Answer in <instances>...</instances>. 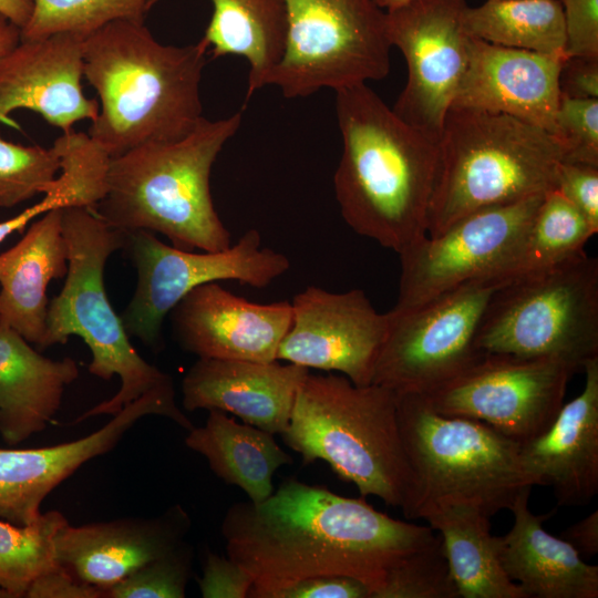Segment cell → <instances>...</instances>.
Wrapping results in <instances>:
<instances>
[{"instance_id":"6da1fadb","label":"cell","mask_w":598,"mask_h":598,"mask_svg":"<svg viewBox=\"0 0 598 598\" xmlns=\"http://www.w3.org/2000/svg\"><path fill=\"white\" fill-rule=\"evenodd\" d=\"M221 535L227 556L252 578L249 598H272L318 576L358 579L374 598L393 564L436 536L430 526L374 509L365 497H344L295 477L264 502L233 504Z\"/></svg>"},{"instance_id":"7a4b0ae2","label":"cell","mask_w":598,"mask_h":598,"mask_svg":"<svg viewBox=\"0 0 598 598\" xmlns=\"http://www.w3.org/2000/svg\"><path fill=\"white\" fill-rule=\"evenodd\" d=\"M334 92L341 216L358 235L399 255L426 235L439 142L401 120L367 83Z\"/></svg>"},{"instance_id":"3957f363","label":"cell","mask_w":598,"mask_h":598,"mask_svg":"<svg viewBox=\"0 0 598 598\" xmlns=\"http://www.w3.org/2000/svg\"><path fill=\"white\" fill-rule=\"evenodd\" d=\"M208 47L159 43L144 22L118 20L85 35L83 76L101 109L89 135L111 157L187 136L204 118L200 81Z\"/></svg>"},{"instance_id":"277c9868","label":"cell","mask_w":598,"mask_h":598,"mask_svg":"<svg viewBox=\"0 0 598 598\" xmlns=\"http://www.w3.org/2000/svg\"><path fill=\"white\" fill-rule=\"evenodd\" d=\"M243 112L203 118L187 136L145 144L111 158L107 190L93 209L122 233L165 236L185 250L218 251L231 235L213 203L210 173L224 145L237 133Z\"/></svg>"},{"instance_id":"5b68a950","label":"cell","mask_w":598,"mask_h":598,"mask_svg":"<svg viewBox=\"0 0 598 598\" xmlns=\"http://www.w3.org/2000/svg\"><path fill=\"white\" fill-rule=\"evenodd\" d=\"M285 444L303 465L328 463L360 495L381 498L408 518L414 476L398 420V395L374 383L355 385L347 377L308 373L301 383Z\"/></svg>"},{"instance_id":"8992f818","label":"cell","mask_w":598,"mask_h":598,"mask_svg":"<svg viewBox=\"0 0 598 598\" xmlns=\"http://www.w3.org/2000/svg\"><path fill=\"white\" fill-rule=\"evenodd\" d=\"M563 157L557 138L514 116L451 106L439 159L426 235L436 236L474 212L555 189Z\"/></svg>"},{"instance_id":"52a82bcc","label":"cell","mask_w":598,"mask_h":598,"mask_svg":"<svg viewBox=\"0 0 598 598\" xmlns=\"http://www.w3.org/2000/svg\"><path fill=\"white\" fill-rule=\"evenodd\" d=\"M62 229L68 272L60 293L49 302L42 350L80 337L91 351L89 372L104 381L114 375L121 380L118 391L81 414L74 421L79 423L100 414L114 415L173 381L138 354L106 295L104 268L112 254L124 247V233L85 207L63 208Z\"/></svg>"},{"instance_id":"ba28073f","label":"cell","mask_w":598,"mask_h":598,"mask_svg":"<svg viewBox=\"0 0 598 598\" xmlns=\"http://www.w3.org/2000/svg\"><path fill=\"white\" fill-rule=\"evenodd\" d=\"M398 395V420L414 476L408 518L432 505L457 503L492 517L536 486L520 443L484 422L444 415L415 393Z\"/></svg>"},{"instance_id":"9c48e42d","label":"cell","mask_w":598,"mask_h":598,"mask_svg":"<svg viewBox=\"0 0 598 598\" xmlns=\"http://www.w3.org/2000/svg\"><path fill=\"white\" fill-rule=\"evenodd\" d=\"M482 353L554 358L579 370L598 358V260L581 251L502 283L481 321Z\"/></svg>"},{"instance_id":"30bf717a","label":"cell","mask_w":598,"mask_h":598,"mask_svg":"<svg viewBox=\"0 0 598 598\" xmlns=\"http://www.w3.org/2000/svg\"><path fill=\"white\" fill-rule=\"evenodd\" d=\"M285 49L266 86L287 99L384 79L392 45L374 0H283Z\"/></svg>"},{"instance_id":"8fae6325","label":"cell","mask_w":598,"mask_h":598,"mask_svg":"<svg viewBox=\"0 0 598 598\" xmlns=\"http://www.w3.org/2000/svg\"><path fill=\"white\" fill-rule=\"evenodd\" d=\"M504 282L467 281L416 307L388 313L389 327L372 382L396 394L426 395L464 372L484 353L476 337L486 307Z\"/></svg>"},{"instance_id":"7c38bea8","label":"cell","mask_w":598,"mask_h":598,"mask_svg":"<svg viewBox=\"0 0 598 598\" xmlns=\"http://www.w3.org/2000/svg\"><path fill=\"white\" fill-rule=\"evenodd\" d=\"M124 236L123 248L130 255L137 279L121 318L128 336L153 349L161 346L164 319L194 288L223 280L264 288L290 268L283 254L261 246V236L255 228L218 251L181 249L145 230L124 233Z\"/></svg>"},{"instance_id":"4fadbf2b","label":"cell","mask_w":598,"mask_h":598,"mask_svg":"<svg viewBox=\"0 0 598 598\" xmlns=\"http://www.w3.org/2000/svg\"><path fill=\"white\" fill-rule=\"evenodd\" d=\"M578 371L554 358L484 353L456 378L423 396L441 414L484 422L524 443L550 426Z\"/></svg>"},{"instance_id":"5bb4252c","label":"cell","mask_w":598,"mask_h":598,"mask_svg":"<svg viewBox=\"0 0 598 598\" xmlns=\"http://www.w3.org/2000/svg\"><path fill=\"white\" fill-rule=\"evenodd\" d=\"M544 194L466 215L399 254L393 309L416 307L467 281L496 279L517 254Z\"/></svg>"},{"instance_id":"9a60e30c","label":"cell","mask_w":598,"mask_h":598,"mask_svg":"<svg viewBox=\"0 0 598 598\" xmlns=\"http://www.w3.org/2000/svg\"><path fill=\"white\" fill-rule=\"evenodd\" d=\"M467 6L466 0H411L386 11L390 43L402 52L408 68L392 110L436 142L467 65Z\"/></svg>"},{"instance_id":"2e32d148","label":"cell","mask_w":598,"mask_h":598,"mask_svg":"<svg viewBox=\"0 0 598 598\" xmlns=\"http://www.w3.org/2000/svg\"><path fill=\"white\" fill-rule=\"evenodd\" d=\"M291 308L278 361L340 372L355 385L371 384L388 313L378 312L361 289L331 292L317 286L298 292Z\"/></svg>"},{"instance_id":"e0dca14e","label":"cell","mask_w":598,"mask_h":598,"mask_svg":"<svg viewBox=\"0 0 598 598\" xmlns=\"http://www.w3.org/2000/svg\"><path fill=\"white\" fill-rule=\"evenodd\" d=\"M161 415L190 431L175 401L174 385L154 389L126 404L99 430L75 441L38 448H0V518L29 525L44 498L91 458L113 450L144 416Z\"/></svg>"},{"instance_id":"ac0fdd59","label":"cell","mask_w":598,"mask_h":598,"mask_svg":"<svg viewBox=\"0 0 598 598\" xmlns=\"http://www.w3.org/2000/svg\"><path fill=\"white\" fill-rule=\"evenodd\" d=\"M168 316L181 348L198 358L272 362L292 308L287 300L251 302L208 282L190 290Z\"/></svg>"},{"instance_id":"d6986e66","label":"cell","mask_w":598,"mask_h":598,"mask_svg":"<svg viewBox=\"0 0 598 598\" xmlns=\"http://www.w3.org/2000/svg\"><path fill=\"white\" fill-rule=\"evenodd\" d=\"M85 35L58 32L20 42L0 56V123L28 109L63 133L97 117L99 103L82 91Z\"/></svg>"},{"instance_id":"ffe728a7","label":"cell","mask_w":598,"mask_h":598,"mask_svg":"<svg viewBox=\"0 0 598 598\" xmlns=\"http://www.w3.org/2000/svg\"><path fill=\"white\" fill-rule=\"evenodd\" d=\"M564 58L471 38L452 106L507 114L554 135Z\"/></svg>"},{"instance_id":"44dd1931","label":"cell","mask_w":598,"mask_h":598,"mask_svg":"<svg viewBox=\"0 0 598 598\" xmlns=\"http://www.w3.org/2000/svg\"><path fill=\"white\" fill-rule=\"evenodd\" d=\"M190 518L181 505L153 518L65 524L55 538L59 566L104 590L185 540Z\"/></svg>"},{"instance_id":"7402d4cb","label":"cell","mask_w":598,"mask_h":598,"mask_svg":"<svg viewBox=\"0 0 598 598\" xmlns=\"http://www.w3.org/2000/svg\"><path fill=\"white\" fill-rule=\"evenodd\" d=\"M310 372L293 364L198 358L182 381L186 411L220 410L271 434L290 422L297 392Z\"/></svg>"},{"instance_id":"603a6c76","label":"cell","mask_w":598,"mask_h":598,"mask_svg":"<svg viewBox=\"0 0 598 598\" xmlns=\"http://www.w3.org/2000/svg\"><path fill=\"white\" fill-rule=\"evenodd\" d=\"M584 389L563 404L550 426L520 443L536 485L550 486L558 506L588 505L598 493V358L587 361Z\"/></svg>"},{"instance_id":"cb8c5ba5","label":"cell","mask_w":598,"mask_h":598,"mask_svg":"<svg viewBox=\"0 0 598 598\" xmlns=\"http://www.w3.org/2000/svg\"><path fill=\"white\" fill-rule=\"evenodd\" d=\"M532 489L511 506L513 525L496 536L502 567L526 598H597L598 566L585 563L561 537L544 528L555 511L535 515L528 507Z\"/></svg>"},{"instance_id":"d4e9b609","label":"cell","mask_w":598,"mask_h":598,"mask_svg":"<svg viewBox=\"0 0 598 598\" xmlns=\"http://www.w3.org/2000/svg\"><path fill=\"white\" fill-rule=\"evenodd\" d=\"M62 210L44 213L13 247L0 254V326L39 350L47 329L48 286L68 272Z\"/></svg>"},{"instance_id":"484cf974","label":"cell","mask_w":598,"mask_h":598,"mask_svg":"<svg viewBox=\"0 0 598 598\" xmlns=\"http://www.w3.org/2000/svg\"><path fill=\"white\" fill-rule=\"evenodd\" d=\"M79 377L72 358L42 355L0 326V434L16 445L43 431L60 409L65 388Z\"/></svg>"},{"instance_id":"4316f807","label":"cell","mask_w":598,"mask_h":598,"mask_svg":"<svg viewBox=\"0 0 598 598\" xmlns=\"http://www.w3.org/2000/svg\"><path fill=\"white\" fill-rule=\"evenodd\" d=\"M419 518L439 532L460 598H526L505 574L489 516L457 503L424 508Z\"/></svg>"},{"instance_id":"83f0119b","label":"cell","mask_w":598,"mask_h":598,"mask_svg":"<svg viewBox=\"0 0 598 598\" xmlns=\"http://www.w3.org/2000/svg\"><path fill=\"white\" fill-rule=\"evenodd\" d=\"M185 445L202 454L218 478L243 489L256 504L274 493L276 471L292 463L274 434L240 424L220 410H209L206 423L188 431Z\"/></svg>"},{"instance_id":"f1b7e54d","label":"cell","mask_w":598,"mask_h":598,"mask_svg":"<svg viewBox=\"0 0 598 598\" xmlns=\"http://www.w3.org/2000/svg\"><path fill=\"white\" fill-rule=\"evenodd\" d=\"M159 0H148V10ZM213 16L202 40L213 58L238 55L249 65L247 100L266 86L285 49L283 0H210Z\"/></svg>"},{"instance_id":"f546056e","label":"cell","mask_w":598,"mask_h":598,"mask_svg":"<svg viewBox=\"0 0 598 598\" xmlns=\"http://www.w3.org/2000/svg\"><path fill=\"white\" fill-rule=\"evenodd\" d=\"M466 33L492 44L565 56L560 0H486L467 6Z\"/></svg>"},{"instance_id":"4dcf8cb0","label":"cell","mask_w":598,"mask_h":598,"mask_svg":"<svg viewBox=\"0 0 598 598\" xmlns=\"http://www.w3.org/2000/svg\"><path fill=\"white\" fill-rule=\"evenodd\" d=\"M596 229L558 190L544 194L522 245L496 278L502 282L548 269L585 250Z\"/></svg>"},{"instance_id":"1f68e13d","label":"cell","mask_w":598,"mask_h":598,"mask_svg":"<svg viewBox=\"0 0 598 598\" xmlns=\"http://www.w3.org/2000/svg\"><path fill=\"white\" fill-rule=\"evenodd\" d=\"M68 523L58 511L42 513L29 525L0 518V587L12 598L24 597L37 577L59 566L55 538Z\"/></svg>"},{"instance_id":"d6a6232c","label":"cell","mask_w":598,"mask_h":598,"mask_svg":"<svg viewBox=\"0 0 598 598\" xmlns=\"http://www.w3.org/2000/svg\"><path fill=\"white\" fill-rule=\"evenodd\" d=\"M60 158V171L43 195L56 197L68 207L94 209L107 190L111 156L89 134L66 132L52 146Z\"/></svg>"},{"instance_id":"836d02e7","label":"cell","mask_w":598,"mask_h":598,"mask_svg":"<svg viewBox=\"0 0 598 598\" xmlns=\"http://www.w3.org/2000/svg\"><path fill=\"white\" fill-rule=\"evenodd\" d=\"M29 22L20 40H34L58 32L87 35L107 23L144 22L148 0H33Z\"/></svg>"},{"instance_id":"e575fe53","label":"cell","mask_w":598,"mask_h":598,"mask_svg":"<svg viewBox=\"0 0 598 598\" xmlns=\"http://www.w3.org/2000/svg\"><path fill=\"white\" fill-rule=\"evenodd\" d=\"M374 598H460L440 535L398 559Z\"/></svg>"},{"instance_id":"d590c367","label":"cell","mask_w":598,"mask_h":598,"mask_svg":"<svg viewBox=\"0 0 598 598\" xmlns=\"http://www.w3.org/2000/svg\"><path fill=\"white\" fill-rule=\"evenodd\" d=\"M60 158L53 147L24 146L0 135V207L23 203L55 179Z\"/></svg>"},{"instance_id":"8d00e7d4","label":"cell","mask_w":598,"mask_h":598,"mask_svg":"<svg viewBox=\"0 0 598 598\" xmlns=\"http://www.w3.org/2000/svg\"><path fill=\"white\" fill-rule=\"evenodd\" d=\"M193 547L185 540L104 590V598H184L192 576Z\"/></svg>"},{"instance_id":"74e56055","label":"cell","mask_w":598,"mask_h":598,"mask_svg":"<svg viewBox=\"0 0 598 598\" xmlns=\"http://www.w3.org/2000/svg\"><path fill=\"white\" fill-rule=\"evenodd\" d=\"M554 136L563 162L598 166V99H575L560 94Z\"/></svg>"},{"instance_id":"f35d334b","label":"cell","mask_w":598,"mask_h":598,"mask_svg":"<svg viewBox=\"0 0 598 598\" xmlns=\"http://www.w3.org/2000/svg\"><path fill=\"white\" fill-rule=\"evenodd\" d=\"M565 56H598V0H560Z\"/></svg>"},{"instance_id":"ab89813d","label":"cell","mask_w":598,"mask_h":598,"mask_svg":"<svg viewBox=\"0 0 598 598\" xmlns=\"http://www.w3.org/2000/svg\"><path fill=\"white\" fill-rule=\"evenodd\" d=\"M555 189L598 229V166L560 161L555 174Z\"/></svg>"},{"instance_id":"60d3db41","label":"cell","mask_w":598,"mask_h":598,"mask_svg":"<svg viewBox=\"0 0 598 598\" xmlns=\"http://www.w3.org/2000/svg\"><path fill=\"white\" fill-rule=\"evenodd\" d=\"M252 578L228 556L206 551L198 588L204 598H248Z\"/></svg>"},{"instance_id":"b9f144b4","label":"cell","mask_w":598,"mask_h":598,"mask_svg":"<svg viewBox=\"0 0 598 598\" xmlns=\"http://www.w3.org/2000/svg\"><path fill=\"white\" fill-rule=\"evenodd\" d=\"M370 589L347 576H318L300 580L272 595V598H370Z\"/></svg>"},{"instance_id":"7bdbcfd3","label":"cell","mask_w":598,"mask_h":598,"mask_svg":"<svg viewBox=\"0 0 598 598\" xmlns=\"http://www.w3.org/2000/svg\"><path fill=\"white\" fill-rule=\"evenodd\" d=\"M27 598H104L103 590L83 582L58 566L39 577L29 586Z\"/></svg>"},{"instance_id":"ee69618b","label":"cell","mask_w":598,"mask_h":598,"mask_svg":"<svg viewBox=\"0 0 598 598\" xmlns=\"http://www.w3.org/2000/svg\"><path fill=\"white\" fill-rule=\"evenodd\" d=\"M559 90L569 97L598 99V56H565Z\"/></svg>"},{"instance_id":"f6af8a7d","label":"cell","mask_w":598,"mask_h":598,"mask_svg":"<svg viewBox=\"0 0 598 598\" xmlns=\"http://www.w3.org/2000/svg\"><path fill=\"white\" fill-rule=\"evenodd\" d=\"M560 537L568 542L579 555H596L598 553V511L569 526Z\"/></svg>"},{"instance_id":"bcb514c9","label":"cell","mask_w":598,"mask_h":598,"mask_svg":"<svg viewBox=\"0 0 598 598\" xmlns=\"http://www.w3.org/2000/svg\"><path fill=\"white\" fill-rule=\"evenodd\" d=\"M55 208H63L61 202L51 195H44V197L39 203L24 209L17 216L8 220L1 221L0 243H2L12 233L23 229L35 217Z\"/></svg>"},{"instance_id":"7dc6e473","label":"cell","mask_w":598,"mask_h":598,"mask_svg":"<svg viewBox=\"0 0 598 598\" xmlns=\"http://www.w3.org/2000/svg\"><path fill=\"white\" fill-rule=\"evenodd\" d=\"M33 4V0H0V14L21 30L32 16Z\"/></svg>"},{"instance_id":"c3c4849f","label":"cell","mask_w":598,"mask_h":598,"mask_svg":"<svg viewBox=\"0 0 598 598\" xmlns=\"http://www.w3.org/2000/svg\"><path fill=\"white\" fill-rule=\"evenodd\" d=\"M20 42V28L0 14V56Z\"/></svg>"},{"instance_id":"681fc988","label":"cell","mask_w":598,"mask_h":598,"mask_svg":"<svg viewBox=\"0 0 598 598\" xmlns=\"http://www.w3.org/2000/svg\"><path fill=\"white\" fill-rule=\"evenodd\" d=\"M409 1L411 0H374V2L385 11L400 7Z\"/></svg>"},{"instance_id":"f907efd6","label":"cell","mask_w":598,"mask_h":598,"mask_svg":"<svg viewBox=\"0 0 598 598\" xmlns=\"http://www.w3.org/2000/svg\"><path fill=\"white\" fill-rule=\"evenodd\" d=\"M0 598H12L9 592L0 587Z\"/></svg>"}]
</instances>
